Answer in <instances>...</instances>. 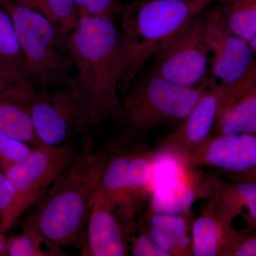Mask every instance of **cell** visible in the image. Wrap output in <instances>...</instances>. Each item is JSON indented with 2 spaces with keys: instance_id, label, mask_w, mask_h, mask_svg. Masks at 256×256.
<instances>
[{
  "instance_id": "cell-1",
  "label": "cell",
  "mask_w": 256,
  "mask_h": 256,
  "mask_svg": "<svg viewBox=\"0 0 256 256\" xmlns=\"http://www.w3.org/2000/svg\"><path fill=\"white\" fill-rule=\"evenodd\" d=\"M74 77L87 124L98 126L112 116L124 70L122 34L107 16H80L68 35Z\"/></svg>"
},
{
  "instance_id": "cell-2",
  "label": "cell",
  "mask_w": 256,
  "mask_h": 256,
  "mask_svg": "<svg viewBox=\"0 0 256 256\" xmlns=\"http://www.w3.org/2000/svg\"><path fill=\"white\" fill-rule=\"evenodd\" d=\"M111 150L84 148L50 188L28 210L24 225L56 246L82 248L92 198Z\"/></svg>"
},
{
  "instance_id": "cell-3",
  "label": "cell",
  "mask_w": 256,
  "mask_h": 256,
  "mask_svg": "<svg viewBox=\"0 0 256 256\" xmlns=\"http://www.w3.org/2000/svg\"><path fill=\"white\" fill-rule=\"evenodd\" d=\"M222 0H134L121 5L124 62L119 89L127 92L146 60L168 44L196 15Z\"/></svg>"
},
{
  "instance_id": "cell-4",
  "label": "cell",
  "mask_w": 256,
  "mask_h": 256,
  "mask_svg": "<svg viewBox=\"0 0 256 256\" xmlns=\"http://www.w3.org/2000/svg\"><path fill=\"white\" fill-rule=\"evenodd\" d=\"M202 82L192 87L172 84L151 72L121 100L112 114L119 127L114 143L126 146L160 124L184 120L207 90Z\"/></svg>"
},
{
  "instance_id": "cell-5",
  "label": "cell",
  "mask_w": 256,
  "mask_h": 256,
  "mask_svg": "<svg viewBox=\"0 0 256 256\" xmlns=\"http://www.w3.org/2000/svg\"><path fill=\"white\" fill-rule=\"evenodd\" d=\"M0 2L14 22L26 78L44 92L72 84L74 60L69 34L43 15L14 0Z\"/></svg>"
},
{
  "instance_id": "cell-6",
  "label": "cell",
  "mask_w": 256,
  "mask_h": 256,
  "mask_svg": "<svg viewBox=\"0 0 256 256\" xmlns=\"http://www.w3.org/2000/svg\"><path fill=\"white\" fill-rule=\"evenodd\" d=\"M80 152L68 142L58 146L34 148L24 159L4 174L15 191L13 206L0 227L8 232L50 188L56 178L76 159Z\"/></svg>"
},
{
  "instance_id": "cell-7",
  "label": "cell",
  "mask_w": 256,
  "mask_h": 256,
  "mask_svg": "<svg viewBox=\"0 0 256 256\" xmlns=\"http://www.w3.org/2000/svg\"><path fill=\"white\" fill-rule=\"evenodd\" d=\"M32 118L37 138L45 146H60L78 133L84 138V146H90L87 140L89 126L74 79L69 85L50 92L38 89Z\"/></svg>"
},
{
  "instance_id": "cell-8",
  "label": "cell",
  "mask_w": 256,
  "mask_h": 256,
  "mask_svg": "<svg viewBox=\"0 0 256 256\" xmlns=\"http://www.w3.org/2000/svg\"><path fill=\"white\" fill-rule=\"evenodd\" d=\"M204 20V11L192 18L182 31L156 54L152 72L181 86H194L203 80L210 52Z\"/></svg>"
},
{
  "instance_id": "cell-9",
  "label": "cell",
  "mask_w": 256,
  "mask_h": 256,
  "mask_svg": "<svg viewBox=\"0 0 256 256\" xmlns=\"http://www.w3.org/2000/svg\"><path fill=\"white\" fill-rule=\"evenodd\" d=\"M204 22L214 78L226 84L238 82L256 62L249 42L230 31L217 5L205 13Z\"/></svg>"
},
{
  "instance_id": "cell-10",
  "label": "cell",
  "mask_w": 256,
  "mask_h": 256,
  "mask_svg": "<svg viewBox=\"0 0 256 256\" xmlns=\"http://www.w3.org/2000/svg\"><path fill=\"white\" fill-rule=\"evenodd\" d=\"M229 84H210L196 106L182 122L160 141L158 153L185 159L210 137Z\"/></svg>"
},
{
  "instance_id": "cell-11",
  "label": "cell",
  "mask_w": 256,
  "mask_h": 256,
  "mask_svg": "<svg viewBox=\"0 0 256 256\" xmlns=\"http://www.w3.org/2000/svg\"><path fill=\"white\" fill-rule=\"evenodd\" d=\"M192 166H212L228 173L256 168L255 134H215L184 160Z\"/></svg>"
},
{
  "instance_id": "cell-12",
  "label": "cell",
  "mask_w": 256,
  "mask_h": 256,
  "mask_svg": "<svg viewBox=\"0 0 256 256\" xmlns=\"http://www.w3.org/2000/svg\"><path fill=\"white\" fill-rule=\"evenodd\" d=\"M214 130L216 134L256 136V60L246 75L229 85Z\"/></svg>"
},
{
  "instance_id": "cell-13",
  "label": "cell",
  "mask_w": 256,
  "mask_h": 256,
  "mask_svg": "<svg viewBox=\"0 0 256 256\" xmlns=\"http://www.w3.org/2000/svg\"><path fill=\"white\" fill-rule=\"evenodd\" d=\"M244 234L234 229L233 220L210 198L193 224V256H228Z\"/></svg>"
},
{
  "instance_id": "cell-14",
  "label": "cell",
  "mask_w": 256,
  "mask_h": 256,
  "mask_svg": "<svg viewBox=\"0 0 256 256\" xmlns=\"http://www.w3.org/2000/svg\"><path fill=\"white\" fill-rule=\"evenodd\" d=\"M38 88L28 78L0 96V134L32 148L45 146L37 138L32 118V106Z\"/></svg>"
},
{
  "instance_id": "cell-15",
  "label": "cell",
  "mask_w": 256,
  "mask_h": 256,
  "mask_svg": "<svg viewBox=\"0 0 256 256\" xmlns=\"http://www.w3.org/2000/svg\"><path fill=\"white\" fill-rule=\"evenodd\" d=\"M111 150L102 170L92 202H99L114 210L130 228L136 214L128 195L130 148L111 143Z\"/></svg>"
},
{
  "instance_id": "cell-16",
  "label": "cell",
  "mask_w": 256,
  "mask_h": 256,
  "mask_svg": "<svg viewBox=\"0 0 256 256\" xmlns=\"http://www.w3.org/2000/svg\"><path fill=\"white\" fill-rule=\"evenodd\" d=\"M124 236L114 210L101 202H92L80 256H128Z\"/></svg>"
},
{
  "instance_id": "cell-17",
  "label": "cell",
  "mask_w": 256,
  "mask_h": 256,
  "mask_svg": "<svg viewBox=\"0 0 256 256\" xmlns=\"http://www.w3.org/2000/svg\"><path fill=\"white\" fill-rule=\"evenodd\" d=\"M192 212L183 214H166L148 212V228L144 230L153 240L172 256H193L188 227Z\"/></svg>"
},
{
  "instance_id": "cell-18",
  "label": "cell",
  "mask_w": 256,
  "mask_h": 256,
  "mask_svg": "<svg viewBox=\"0 0 256 256\" xmlns=\"http://www.w3.org/2000/svg\"><path fill=\"white\" fill-rule=\"evenodd\" d=\"M230 220L242 216L248 226L256 223V182L234 181L226 183L218 178L212 197Z\"/></svg>"
},
{
  "instance_id": "cell-19",
  "label": "cell",
  "mask_w": 256,
  "mask_h": 256,
  "mask_svg": "<svg viewBox=\"0 0 256 256\" xmlns=\"http://www.w3.org/2000/svg\"><path fill=\"white\" fill-rule=\"evenodd\" d=\"M202 197H207V178L201 182H176L152 192L149 212L183 214L192 212L194 202Z\"/></svg>"
},
{
  "instance_id": "cell-20",
  "label": "cell",
  "mask_w": 256,
  "mask_h": 256,
  "mask_svg": "<svg viewBox=\"0 0 256 256\" xmlns=\"http://www.w3.org/2000/svg\"><path fill=\"white\" fill-rule=\"evenodd\" d=\"M156 156V152L148 148H130L128 195L134 213L152 191V180Z\"/></svg>"
},
{
  "instance_id": "cell-21",
  "label": "cell",
  "mask_w": 256,
  "mask_h": 256,
  "mask_svg": "<svg viewBox=\"0 0 256 256\" xmlns=\"http://www.w3.org/2000/svg\"><path fill=\"white\" fill-rule=\"evenodd\" d=\"M0 70L26 77L14 22L0 2Z\"/></svg>"
},
{
  "instance_id": "cell-22",
  "label": "cell",
  "mask_w": 256,
  "mask_h": 256,
  "mask_svg": "<svg viewBox=\"0 0 256 256\" xmlns=\"http://www.w3.org/2000/svg\"><path fill=\"white\" fill-rule=\"evenodd\" d=\"M216 3L230 31L250 41L256 33V0H222Z\"/></svg>"
},
{
  "instance_id": "cell-23",
  "label": "cell",
  "mask_w": 256,
  "mask_h": 256,
  "mask_svg": "<svg viewBox=\"0 0 256 256\" xmlns=\"http://www.w3.org/2000/svg\"><path fill=\"white\" fill-rule=\"evenodd\" d=\"M45 16L64 33L69 34L78 24L79 13L73 0H14Z\"/></svg>"
},
{
  "instance_id": "cell-24",
  "label": "cell",
  "mask_w": 256,
  "mask_h": 256,
  "mask_svg": "<svg viewBox=\"0 0 256 256\" xmlns=\"http://www.w3.org/2000/svg\"><path fill=\"white\" fill-rule=\"evenodd\" d=\"M66 255L34 229L24 225L22 232L8 238V256H58Z\"/></svg>"
},
{
  "instance_id": "cell-25",
  "label": "cell",
  "mask_w": 256,
  "mask_h": 256,
  "mask_svg": "<svg viewBox=\"0 0 256 256\" xmlns=\"http://www.w3.org/2000/svg\"><path fill=\"white\" fill-rule=\"evenodd\" d=\"M32 146L14 138L0 134V170L5 172L12 166L24 159Z\"/></svg>"
},
{
  "instance_id": "cell-26",
  "label": "cell",
  "mask_w": 256,
  "mask_h": 256,
  "mask_svg": "<svg viewBox=\"0 0 256 256\" xmlns=\"http://www.w3.org/2000/svg\"><path fill=\"white\" fill-rule=\"evenodd\" d=\"M79 16H107L118 14L121 4L118 0H73Z\"/></svg>"
},
{
  "instance_id": "cell-27",
  "label": "cell",
  "mask_w": 256,
  "mask_h": 256,
  "mask_svg": "<svg viewBox=\"0 0 256 256\" xmlns=\"http://www.w3.org/2000/svg\"><path fill=\"white\" fill-rule=\"evenodd\" d=\"M131 242L132 256H172L171 254L160 246L144 230L138 236L133 237Z\"/></svg>"
},
{
  "instance_id": "cell-28",
  "label": "cell",
  "mask_w": 256,
  "mask_h": 256,
  "mask_svg": "<svg viewBox=\"0 0 256 256\" xmlns=\"http://www.w3.org/2000/svg\"><path fill=\"white\" fill-rule=\"evenodd\" d=\"M14 200V188L4 173L0 170V225L9 214Z\"/></svg>"
},
{
  "instance_id": "cell-29",
  "label": "cell",
  "mask_w": 256,
  "mask_h": 256,
  "mask_svg": "<svg viewBox=\"0 0 256 256\" xmlns=\"http://www.w3.org/2000/svg\"><path fill=\"white\" fill-rule=\"evenodd\" d=\"M228 256H256V234H244Z\"/></svg>"
},
{
  "instance_id": "cell-30",
  "label": "cell",
  "mask_w": 256,
  "mask_h": 256,
  "mask_svg": "<svg viewBox=\"0 0 256 256\" xmlns=\"http://www.w3.org/2000/svg\"><path fill=\"white\" fill-rule=\"evenodd\" d=\"M25 78L26 77L18 74L0 70V96L16 86Z\"/></svg>"
},
{
  "instance_id": "cell-31",
  "label": "cell",
  "mask_w": 256,
  "mask_h": 256,
  "mask_svg": "<svg viewBox=\"0 0 256 256\" xmlns=\"http://www.w3.org/2000/svg\"><path fill=\"white\" fill-rule=\"evenodd\" d=\"M229 178L234 181L255 182H256V168L240 173H228Z\"/></svg>"
},
{
  "instance_id": "cell-32",
  "label": "cell",
  "mask_w": 256,
  "mask_h": 256,
  "mask_svg": "<svg viewBox=\"0 0 256 256\" xmlns=\"http://www.w3.org/2000/svg\"><path fill=\"white\" fill-rule=\"evenodd\" d=\"M4 233L0 227V256H8V238L4 236Z\"/></svg>"
},
{
  "instance_id": "cell-33",
  "label": "cell",
  "mask_w": 256,
  "mask_h": 256,
  "mask_svg": "<svg viewBox=\"0 0 256 256\" xmlns=\"http://www.w3.org/2000/svg\"><path fill=\"white\" fill-rule=\"evenodd\" d=\"M249 42V44H250V48H252V52L254 53H256V34L252 36V40H250Z\"/></svg>"
},
{
  "instance_id": "cell-34",
  "label": "cell",
  "mask_w": 256,
  "mask_h": 256,
  "mask_svg": "<svg viewBox=\"0 0 256 256\" xmlns=\"http://www.w3.org/2000/svg\"><path fill=\"white\" fill-rule=\"evenodd\" d=\"M248 227V229L250 230H252V233L256 234V223L252 224V226Z\"/></svg>"
}]
</instances>
